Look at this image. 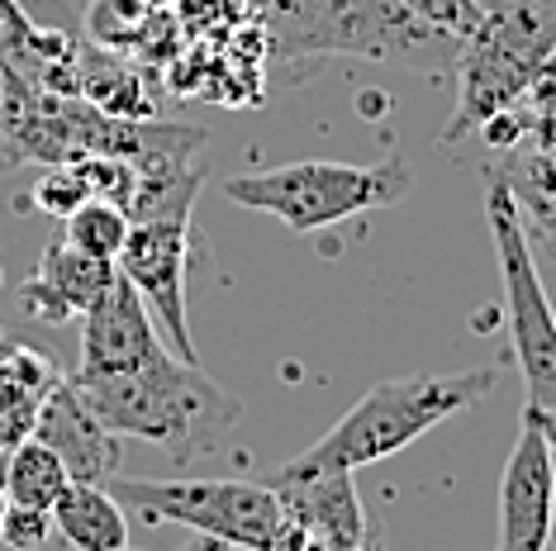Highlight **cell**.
<instances>
[{
	"label": "cell",
	"mask_w": 556,
	"mask_h": 551,
	"mask_svg": "<svg viewBox=\"0 0 556 551\" xmlns=\"http://www.w3.org/2000/svg\"><path fill=\"white\" fill-rule=\"evenodd\" d=\"M29 24H34V15L20 5V0H0V62H5V67L20 62L24 39H29Z\"/></svg>",
	"instance_id": "cell-23"
},
{
	"label": "cell",
	"mask_w": 556,
	"mask_h": 551,
	"mask_svg": "<svg viewBox=\"0 0 556 551\" xmlns=\"http://www.w3.org/2000/svg\"><path fill=\"white\" fill-rule=\"evenodd\" d=\"M276 57H371L419 72H452L457 39L428 29L400 0H257Z\"/></svg>",
	"instance_id": "cell-3"
},
{
	"label": "cell",
	"mask_w": 556,
	"mask_h": 551,
	"mask_svg": "<svg viewBox=\"0 0 556 551\" xmlns=\"http://www.w3.org/2000/svg\"><path fill=\"white\" fill-rule=\"evenodd\" d=\"M29 437H39L43 447H53L72 480L110 485L119 475V437L96 419V409L86 405L81 385L72 381V375H58L53 390L43 395Z\"/></svg>",
	"instance_id": "cell-11"
},
{
	"label": "cell",
	"mask_w": 556,
	"mask_h": 551,
	"mask_svg": "<svg viewBox=\"0 0 556 551\" xmlns=\"http://www.w3.org/2000/svg\"><path fill=\"white\" fill-rule=\"evenodd\" d=\"M77 385L110 433L162 447L176 466L210 457L243 419V399L214 381L210 371H200V361H181L172 347L143 361L138 371Z\"/></svg>",
	"instance_id": "cell-2"
},
{
	"label": "cell",
	"mask_w": 556,
	"mask_h": 551,
	"mask_svg": "<svg viewBox=\"0 0 556 551\" xmlns=\"http://www.w3.org/2000/svg\"><path fill=\"white\" fill-rule=\"evenodd\" d=\"M542 81H552V86H556V53L547 57V67H542Z\"/></svg>",
	"instance_id": "cell-24"
},
{
	"label": "cell",
	"mask_w": 556,
	"mask_h": 551,
	"mask_svg": "<svg viewBox=\"0 0 556 551\" xmlns=\"http://www.w3.org/2000/svg\"><path fill=\"white\" fill-rule=\"evenodd\" d=\"M110 495L124 509H143L153 523H181L200 537H219L243 551H319L309 533L286 513L281 495L257 480H143V475H115Z\"/></svg>",
	"instance_id": "cell-5"
},
{
	"label": "cell",
	"mask_w": 556,
	"mask_h": 551,
	"mask_svg": "<svg viewBox=\"0 0 556 551\" xmlns=\"http://www.w3.org/2000/svg\"><path fill=\"white\" fill-rule=\"evenodd\" d=\"M485 171L504 181V191L518 209V223L528 233V247L556 267V157L528 148V153H509L500 167Z\"/></svg>",
	"instance_id": "cell-15"
},
{
	"label": "cell",
	"mask_w": 556,
	"mask_h": 551,
	"mask_svg": "<svg viewBox=\"0 0 556 551\" xmlns=\"http://www.w3.org/2000/svg\"><path fill=\"white\" fill-rule=\"evenodd\" d=\"M414 191L404 157L386 162H286L252 177H229L224 195L243 209L281 219L290 233H324L371 209H390Z\"/></svg>",
	"instance_id": "cell-6"
},
{
	"label": "cell",
	"mask_w": 556,
	"mask_h": 551,
	"mask_svg": "<svg viewBox=\"0 0 556 551\" xmlns=\"http://www.w3.org/2000/svg\"><path fill=\"white\" fill-rule=\"evenodd\" d=\"M62 238H67L77 253L86 257H100V261H115L124 238H129V215H124V205H115V200H81L77 209H72L67 219H62Z\"/></svg>",
	"instance_id": "cell-18"
},
{
	"label": "cell",
	"mask_w": 556,
	"mask_h": 551,
	"mask_svg": "<svg viewBox=\"0 0 556 551\" xmlns=\"http://www.w3.org/2000/svg\"><path fill=\"white\" fill-rule=\"evenodd\" d=\"M0 86H5V62H0Z\"/></svg>",
	"instance_id": "cell-26"
},
{
	"label": "cell",
	"mask_w": 556,
	"mask_h": 551,
	"mask_svg": "<svg viewBox=\"0 0 556 551\" xmlns=\"http://www.w3.org/2000/svg\"><path fill=\"white\" fill-rule=\"evenodd\" d=\"M53 533H62L77 551H124L129 547V518L110 485L67 480L53 504Z\"/></svg>",
	"instance_id": "cell-16"
},
{
	"label": "cell",
	"mask_w": 556,
	"mask_h": 551,
	"mask_svg": "<svg viewBox=\"0 0 556 551\" xmlns=\"http://www.w3.org/2000/svg\"><path fill=\"white\" fill-rule=\"evenodd\" d=\"M556 528V457L547 437L523 413L514 452L500 475V533L490 551H552Z\"/></svg>",
	"instance_id": "cell-9"
},
{
	"label": "cell",
	"mask_w": 556,
	"mask_h": 551,
	"mask_svg": "<svg viewBox=\"0 0 556 551\" xmlns=\"http://www.w3.org/2000/svg\"><path fill=\"white\" fill-rule=\"evenodd\" d=\"M77 323H81V361L72 371L77 381H105V375L138 371L143 361L167 353L157 319L148 315V305L138 299V291L124 276H115L100 291V299Z\"/></svg>",
	"instance_id": "cell-10"
},
{
	"label": "cell",
	"mask_w": 556,
	"mask_h": 551,
	"mask_svg": "<svg viewBox=\"0 0 556 551\" xmlns=\"http://www.w3.org/2000/svg\"><path fill=\"white\" fill-rule=\"evenodd\" d=\"M485 219L500 257L504 285V319H509V343L523 371V390L533 409H556V309L547 299L538 271V253L528 247V233L518 223V209L500 177L485 171Z\"/></svg>",
	"instance_id": "cell-7"
},
{
	"label": "cell",
	"mask_w": 556,
	"mask_h": 551,
	"mask_svg": "<svg viewBox=\"0 0 556 551\" xmlns=\"http://www.w3.org/2000/svg\"><path fill=\"white\" fill-rule=\"evenodd\" d=\"M414 20H424L428 29L447 34V39H466L480 20V0H400Z\"/></svg>",
	"instance_id": "cell-20"
},
{
	"label": "cell",
	"mask_w": 556,
	"mask_h": 551,
	"mask_svg": "<svg viewBox=\"0 0 556 551\" xmlns=\"http://www.w3.org/2000/svg\"><path fill=\"white\" fill-rule=\"evenodd\" d=\"M0 480H5L10 504L53 513L62 485H67L72 475H67V466H62V457L53 452V447H43L39 437H24L20 447H10L5 452V471H0Z\"/></svg>",
	"instance_id": "cell-17"
},
{
	"label": "cell",
	"mask_w": 556,
	"mask_h": 551,
	"mask_svg": "<svg viewBox=\"0 0 556 551\" xmlns=\"http://www.w3.org/2000/svg\"><path fill=\"white\" fill-rule=\"evenodd\" d=\"M271 485V480H267ZM281 495L286 513L309 533L314 547H362L366 513L352 490V475H314V480H281L271 485Z\"/></svg>",
	"instance_id": "cell-13"
},
{
	"label": "cell",
	"mask_w": 556,
	"mask_h": 551,
	"mask_svg": "<svg viewBox=\"0 0 556 551\" xmlns=\"http://www.w3.org/2000/svg\"><path fill=\"white\" fill-rule=\"evenodd\" d=\"M528 105V148L556 157V86L552 81H533V91L523 95Z\"/></svg>",
	"instance_id": "cell-22"
},
{
	"label": "cell",
	"mask_w": 556,
	"mask_h": 551,
	"mask_svg": "<svg viewBox=\"0 0 556 551\" xmlns=\"http://www.w3.org/2000/svg\"><path fill=\"white\" fill-rule=\"evenodd\" d=\"M29 200H34V209H43V215H58V219H67L72 209L81 205V200H91V191H86L81 171L72 167V162H62V167L43 171Z\"/></svg>",
	"instance_id": "cell-19"
},
{
	"label": "cell",
	"mask_w": 556,
	"mask_h": 551,
	"mask_svg": "<svg viewBox=\"0 0 556 551\" xmlns=\"http://www.w3.org/2000/svg\"><path fill=\"white\" fill-rule=\"evenodd\" d=\"M0 281H5V271H0Z\"/></svg>",
	"instance_id": "cell-27"
},
{
	"label": "cell",
	"mask_w": 556,
	"mask_h": 551,
	"mask_svg": "<svg viewBox=\"0 0 556 551\" xmlns=\"http://www.w3.org/2000/svg\"><path fill=\"white\" fill-rule=\"evenodd\" d=\"M5 509H10V495H5V480H0V523H5Z\"/></svg>",
	"instance_id": "cell-25"
},
{
	"label": "cell",
	"mask_w": 556,
	"mask_h": 551,
	"mask_svg": "<svg viewBox=\"0 0 556 551\" xmlns=\"http://www.w3.org/2000/svg\"><path fill=\"white\" fill-rule=\"evenodd\" d=\"M58 367L43 347L15 343V337H0V452L20 447L34 433L43 395L53 390Z\"/></svg>",
	"instance_id": "cell-14"
},
{
	"label": "cell",
	"mask_w": 556,
	"mask_h": 551,
	"mask_svg": "<svg viewBox=\"0 0 556 551\" xmlns=\"http://www.w3.org/2000/svg\"><path fill=\"white\" fill-rule=\"evenodd\" d=\"M0 337H5V333H0Z\"/></svg>",
	"instance_id": "cell-28"
},
{
	"label": "cell",
	"mask_w": 556,
	"mask_h": 551,
	"mask_svg": "<svg viewBox=\"0 0 556 551\" xmlns=\"http://www.w3.org/2000/svg\"><path fill=\"white\" fill-rule=\"evenodd\" d=\"M556 53V0H490L480 5L476 29L462 39L452 77H457V110L438 143H462L480 133L500 110L518 105Z\"/></svg>",
	"instance_id": "cell-4"
},
{
	"label": "cell",
	"mask_w": 556,
	"mask_h": 551,
	"mask_svg": "<svg viewBox=\"0 0 556 551\" xmlns=\"http://www.w3.org/2000/svg\"><path fill=\"white\" fill-rule=\"evenodd\" d=\"M186 261H191V215L172 219H138L129 223L115 271L138 291L148 315L172 337V353L181 361H195L191 319H186Z\"/></svg>",
	"instance_id": "cell-8"
},
{
	"label": "cell",
	"mask_w": 556,
	"mask_h": 551,
	"mask_svg": "<svg viewBox=\"0 0 556 551\" xmlns=\"http://www.w3.org/2000/svg\"><path fill=\"white\" fill-rule=\"evenodd\" d=\"M48 537H53V513H48V509H24V504L5 509L0 542H5L10 551H39Z\"/></svg>",
	"instance_id": "cell-21"
},
{
	"label": "cell",
	"mask_w": 556,
	"mask_h": 551,
	"mask_svg": "<svg viewBox=\"0 0 556 551\" xmlns=\"http://www.w3.org/2000/svg\"><path fill=\"white\" fill-rule=\"evenodd\" d=\"M495 381H500L495 367H471V371L395 375V381L371 385L319 443H309L300 457H290L271 475V485L314 480V475H357L366 466H376V461L414 447L424 433L447 423L452 413L480 405L495 390Z\"/></svg>",
	"instance_id": "cell-1"
},
{
	"label": "cell",
	"mask_w": 556,
	"mask_h": 551,
	"mask_svg": "<svg viewBox=\"0 0 556 551\" xmlns=\"http://www.w3.org/2000/svg\"><path fill=\"white\" fill-rule=\"evenodd\" d=\"M115 276H119L115 261L86 257L62 233H53L39 257L34 281H24V291H20V309L34 323H77Z\"/></svg>",
	"instance_id": "cell-12"
}]
</instances>
